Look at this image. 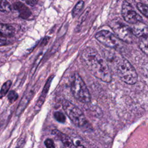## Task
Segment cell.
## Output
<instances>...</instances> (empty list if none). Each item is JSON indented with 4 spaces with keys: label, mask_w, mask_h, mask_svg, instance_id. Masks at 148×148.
Wrapping results in <instances>:
<instances>
[{
    "label": "cell",
    "mask_w": 148,
    "mask_h": 148,
    "mask_svg": "<svg viewBox=\"0 0 148 148\" xmlns=\"http://www.w3.org/2000/svg\"><path fill=\"white\" fill-rule=\"evenodd\" d=\"M34 94V90H30L24 95V96L20 100V103L16 110V116H20L23 113V112H24L27 106L29 103V101L33 97Z\"/></svg>",
    "instance_id": "11"
},
{
    "label": "cell",
    "mask_w": 148,
    "mask_h": 148,
    "mask_svg": "<svg viewBox=\"0 0 148 148\" xmlns=\"http://www.w3.org/2000/svg\"><path fill=\"white\" fill-rule=\"evenodd\" d=\"M109 25L119 39L129 43L132 42L133 34L127 25L118 20H113L109 23Z\"/></svg>",
    "instance_id": "5"
},
{
    "label": "cell",
    "mask_w": 148,
    "mask_h": 148,
    "mask_svg": "<svg viewBox=\"0 0 148 148\" xmlns=\"http://www.w3.org/2000/svg\"><path fill=\"white\" fill-rule=\"evenodd\" d=\"M121 14L124 20L131 24H135L142 21V18L133 9L129 2L123 1L121 8Z\"/></svg>",
    "instance_id": "7"
},
{
    "label": "cell",
    "mask_w": 148,
    "mask_h": 148,
    "mask_svg": "<svg viewBox=\"0 0 148 148\" xmlns=\"http://www.w3.org/2000/svg\"><path fill=\"white\" fill-rule=\"evenodd\" d=\"M136 6L140 12L148 18V6L140 2L136 4Z\"/></svg>",
    "instance_id": "19"
},
{
    "label": "cell",
    "mask_w": 148,
    "mask_h": 148,
    "mask_svg": "<svg viewBox=\"0 0 148 148\" xmlns=\"http://www.w3.org/2000/svg\"><path fill=\"white\" fill-rule=\"evenodd\" d=\"M71 91L74 97L83 103H88L91 101V96L88 89L80 76L74 74L71 83Z\"/></svg>",
    "instance_id": "3"
},
{
    "label": "cell",
    "mask_w": 148,
    "mask_h": 148,
    "mask_svg": "<svg viewBox=\"0 0 148 148\" xmlns=\"http://www.w3.org/2000/svg\"><path fill=\"white\" fill-rule=\"evenodd\" d=\"M18 94L14 90H11L9 91L8 95V99L10 103H12L14 102L18 99Z\"/></svg>",
    "instance_id": "20"
},
{
    "label": "cell",
    "mask_w": 148,
    "mask_h": 148,
    "mask_svg": "<svg viewBox=\"0 0 148 148\" xmlns=\"http://www.w3.org/2000/svg\"><path fill=\"white\" fill-rule=\"evenodd\" d=\"M96 39L103 45L110 48H117L120 45L119 39L109 31L102 30L95 35Z\"/></svg>",
    "instance_id": "6"
},
{
    "label": "cell",
    "mask_w": 148,
    "mask_h": 148,
    "mask_svg": "<svg viewBox=\"0 0 148 148\" xmlns=\"http://www.w3.org/2000/svg\"><path fill=\"white\" fill-rule=\"evenodd\" d=\"M116 72L122 81L128 84H135L138 75L134 67L125 58L115 56L113 58Z\"/></svg>",
    "instance_id": "2"
},
{
    "label": "cell",
    "mask_w": 148,
    "mask_h": 148,
    "mask_svg": "<svg viewBox=\"0 0 148 148\" xmlns=\"http://www.w3.org/2000/svg\"><path fill=\"white\" fill-rule=\"evenodd\" d=\"M12 6L7 0H0V11L9 13L12 10Z\"/></svg>",
    "instance_id": "16"
},
{
    "label": "cell",
    "mask_w": 148,
    "mask_h": 148,
    "mask_svg": "<svg viewBox=\"0 0 148 148\" xmlns=\"http://www.w3.org/2000/svg\"><path fill=\"white\" fill-rule=\"evenodd\" d=\"M23 143H24L23 139H20V141H19V143H18V144H17V145L16 146V148H21L22 146H23Z\"/></svg>",
    "instance_id": "26"
},
{
    "label": "cell",
    "mask_w": 148,
    "mask_h": 148,
    "mask_svg": "<svg viewBox=\"0 0 148 148\" xmlns=\"http://www.w3.org/2000/svg\"><path fill=\"white\" fill-rule=\"evenodd\" d=\"M24 2L29 6H34L36 5L38 2V0H23Z\"/></svg>",
    "instance_id": "23"
},
{
    "label": "cell",
    "mask_w": 148,
    "mask_h": 148,
    "mask_svg": "<svg viewBox=\"0 0 148 148\" xmlns=\"http://www.w3.org/2000/svg\"><path fill=\"white\" fill-rule=\"evenodd\" d=\"M43 53L42 52H41L38 56V57L36 58V59H35V61H34V64L32 65L31 70V73L34 74L35 72V71H36V69H37V68H38V65H39V64L40 63V62L41 61V60H42V59L43 58Z\"/></svg>",
    "instance_id": "18"
},
{
    "label": "cell",
    "mask_w": 148,
    "mask_h": 148,
    "mask_svg": "<svg viewBox=\"0 0 148 148\" xmlns=\"http://www.w3.org/2000/svg\"><path fill=\"white\" fill-rule=\"evenodd\" d=\"M81 59L96 77L106 83L111 82L112 73L109 65L96 50L91 47L84 49L81 53Z\"/></svg>",
    "instance_id": "1"
},
{
    "label": "cell",
    "mask_w": 148,
    "mask_h": 148,
    "mask_svg": "<svg viewBox=\"0 0 148 148\" xmlns=\"http://www.w3.org/2000/svg\"><path fill=\"white\" fill-rule=\"evenodd\" d=\"M11 85H12V81L10 80L6 81L3 84L0 90V98H2L3 97H5L7 94V93L9 90V88L11 87Z\"/></svg>",
    "instance_id": "15"
},
{
    "label": "cell",
    "mask_w": 148,
    "mask_h": 148,
    "mask_svg": "<svg viewBox=\"0 0 148 148\" xmlns=\"http://www.w3.org/2000/svg\"><path fill=\"white\" fill-rule=\"evenodd\" d=\"M89 10H90V8H87L86 9V10L84 11V12L82 14V16L80 17V19H79V21H80V22L83 21V20L86 17L87 14H88V12H89Z\"/></svg>",
    "instance_id": "24"
},
{
    "label": "cell",
    "mask_w": 148,
    "mask_h": 148,
    "mask_svg": "<svg viewBox=\"0 0 148 148\" xmlns=\"http://www.w3.org/2000/svg\"><path fill=\"white\" fill-rule=\"evenodd\" d=\"M139 46L141 50L144 53L148 55V35H147L141 37V39L139 40Z\"/></svg>",
    "instance_id": "14"
},
{
    "label": "cell",
    "mask_w": 148,
    "mask_h": 148,
    "mask_svg": "<svg viewBox=\"0 0 148 148\" xmlns=\"http://www.w3.org/2000/svg\"><path fill=\"white\" fill-rule=\"evenodd\" d=\"M134 27L131 28L132 34L137 37H142L146 35L147 32V29L145 24L138 23L134 24Z\"/></svg>",
    "instance_id": "12"
},
{
    "label": "cell",
    "mask_w": 148,
    "mask_h": 148,
    "mask_svg": "<svg viewBox=\"0 0 148 148\" xmlns=\"http://www.w3.org/2000/svg\"><path fill=\"white\" fill-rule=\"evenodd\" d=\"M45 145L46 148H55V145L53 140L51 139H47L45 140Z\"/></svg>",
    "instance_id": "22"
},
{
    "label": "cell",
    "mask_w": 148,
    "mask_h": 148,
    "mask_svg": "<svg viewBox=\"0 0 148 148\" xmlns=\"http://www.w3.org/2000/svg\"><path fill=\"white\" fill-rule=\"evenodd\" d=\"M54 116L56 120L61 123H64L65 121L66 117L61 112H56L54 113Z\"/></svg>",
    "instance_id": "21"
},
{
    "label": "cell",
    "mask_w": 148,
    "mask_h": 148,
    "mask_svg": "<svg viewBox=\"0 0 148 148\" xmlns=\"http://www.w3.org/2000/svg\"><path fill=\"white\" fill-rule=\"evenodd\" d=\"M53 76H50L48 79L47 80L45 85L43 88V90L42 91L41 95H40L38 100L37 101L35 105V110L36 112H39L40 110V109H41L42 106L43 105L45 101V98L46 97V95L48 92V91L49 90L50 86V84L51 83V81L53 80Z\"/></svg>",
    "instance_id": "10"
},
{
    "label": "cell",
    "mask_w": 148,
    "mask_h": 148,
    "mask_svg": "<svg viewBox=\"0 0 148 148\" xmlns=\"http://www.w3.org/2000/svg\"><path fill=\"white\" fill-rule=\"evenodd\" d=\"M52 134L62 142L63 144V148H86L82 145L75 144L67 135L57 130H53Z\"/></svg>",
    "instance_id": "8"
},
{
    "label": "cell",
    "mask_w": 148,
    "mask_h": 148,
    "mask_svg": "<svg viewBox=\"0 0 148 148\" xmlns=\"http://www.w3.org/2000/svg\"><path fill=\"white\" fill-rule=\"evenodd\" d=\"M7 44L6 40L4 38L0 37V46H2L6 45Z\"/></svg>",
    "instance_id": "25"
},
{
    "label": "cell",
    "mask_w": 148,
    "mask_h": 148,
    "mask_svg": "<svg viewBox=\"0 0 148 148\" xmlns=\"http://www.w3.org/2000/svg\"><path fill=\"white\" fill-rule=\"evenodd\" d=\"M14 28L9 24L0 23V37L10 36L14 33Z\"/></svg>",
    "instance_id": "13"
},
{
    "label": "cell",
    "mask_w": 148,
    "mask_h": 148,
    "mask_svg": "<svg viewBox=\"0 0 148 148\" xmlns=\"http://www.w3.org/2000/svg\"><path fill=\"white\" fill-rule=\"evenodd\" d=\"M84 5V2L83 1H79L75 6V7L73 8L72 12V14L73 17H76V16H77L80 12L82 11L83 6Z\"/></svg>",
    "instance_id": "17"
},
{
    "label": "cell",
    "mask_w": 148,
    "mask_h": 148,
    "mask_svg": "<svg viewBox=\"0 0 148 148\" xmlns=\"http://www.w3.org/2000/svg\"><path fill=\"white\" fill-rule=\"evenodd\" d=\"M13 6L18 12L19 17L23 19H28L32 16V13L29 8L21 2L17 1L14 2Z\"/></svg>",
    "instance_id": "9"
},
{
    "label": "cell",
    "mask_w": 148,
    "mask_h": 148,
    "mask_svg": "<svg viewBox=\"0 0 148 148\" xmlns=\"http://www.w3.org/2000/svg\"><path fill=\"white\" fill-rule=\"evenodd\" d=\"M62 108L72 121V122L78 127H83L86 123V119L83 112L73 103L68 100H63L62 102Z\"/></svg>",
    "instance_id": "4"
}]
</instances>
